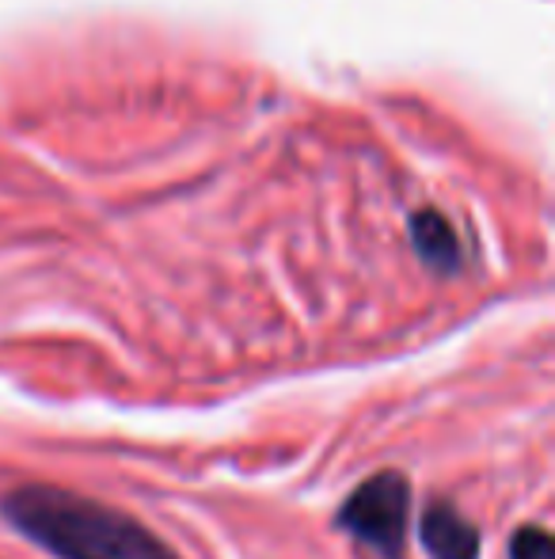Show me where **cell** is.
Here are the masks:
<instances>
[{
	"label": "cell",
	"instance_id": "cell-1",
	"mask_svg": "<svg viewBox=\"0 0 555 559\" xmlns=\"http://www.w3.org/2000/svg\"><path fill=\"white\" fill-rule=\"evenodd\" d=\"M0 514L58 559H179L134 518L61 487H20L4 495Z\"/></svg>",
	"mask_w": 555,
	"mask_h": 559
},
{
	"label": "cell",
	"instance_id": "cell-2",
	"mask_svg": "<svg viewBox=\"0 0 555 559\" xmlns=\"http://www.w3.org/2000/svg\"><path fill=\"white\" fill-rule=\"evenodd\" d=\"M408 510L411 487L400 472H381L365 479L347 507L339 510V530L370 545L381 559H403V540H408Z\"/></svg>",
	"mask_w": 555,
	"mask_h": 559
},
{
	"label": "cell",
	"instance_id": "cell-3",
	"mask_svg": "<svg viewBox=\"0 0 555 559\" xmlns=\"http://www.w3.org/2000/svg\"><path fill=\"white\" fill-rule=\"evenodd\" d=\"M419 533L430 559H480V533L449 502H430Z\"/></svg>",
	"mask_w": 555,
	"mask_h": 559
},
{
	"label": "cell",
	"instance_id": "cell-4",
	"mask_svg": "<svg viewBox=\"0 0 555 559\" xmlns=\"http://www.w3.org/2000/svg\"><path fill=\"white\" fill-rule=\"evenodd\" d=\"M411 240H415L419 255L437 271H457L460 263V240L453 225L442 214H419L411 222Z\"/></svg>",
	"mask_w": 555,
	"mask_h": 559
},
{
	"label": "cell",
	"instance_id": "cell-5",
	"mask_svg": "<svg viewBox=\"0 0 555 559\" xmlns=\"http://www.w3.org/2000/svg\"><path fill=\"white\" fill-rule=\"evenodd\" d=\"M510 559H555L552 533L541 530V525H526V530H518L510 540Z\"/></svg>",
	"mask_w": 555,
	"mask_h": 559
}]
</instances>
